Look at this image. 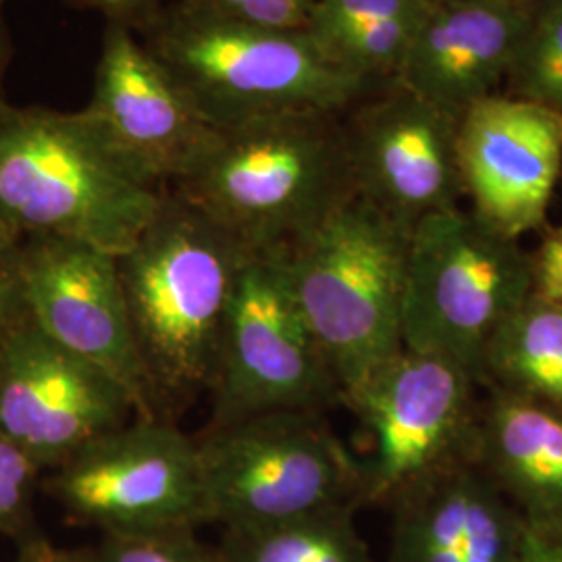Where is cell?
Returning <instances> with one entry per match:
<instances>
[{
	"instance_id": "1",
	"label": "cell",
	"mask_w": 562,
	"mask_h": 562,
	"mask_svg": "<svg viewBox=\"0 0 562 562\" xmlns=\"http://www.w3.org/2000/svg\"><path fill=\"white\" fill-rule=\"evenodd\" d=\"M252 250L167 190L136 240L117 255L121 288L155 413L209 392L223 323Z\"/></svg>"
},
{
	"instance_id": "2",
	"label": "cell",
	"mask_w": 562,
	"mask_h": 562,
	"mask_svg": "<svg viewBox=\"0 0 562 562\" xmlns=\"http://www.w3.org/2000/svg\"><path fill=\"white\" fill-rule=\"evenodd\" d=\"M134 32L215 132L290 113L341 115L383 88L325 59L304 30L229 20L181 0Z\"/></svg>"
},
{
	"instance_id": "3",
	"label": "cell",
	"mask_w": 562,
	"mask_h": 562,
	"mask_svg": "<svg viewBox=\"0 0 562 562\" xmlns=\"http://www.w3.org/2000/svg\"><path fill=\"white\" fill-rule=\"evenodd\" d=\"M341 115L290 113L215 132L169 190L248 250H288L357 196Z\"/></svg>"
},
{
	"instance_id": "4",
	"label": "cell",
	"mask_w": 562,
	"mask_h": 562,
	"mask_svg": "<svg viewBox=\"0 0 562 562\" xmlns=\"http://www.w3.org/2000/svg\"><path fill=\"white\" fill-rule=\"evenodd\" d=\"M165 192L121 161L83 111L0 106V227L18 240L69 238L121 255Z\"/></svg>"
},
{
	"instance_id": "5",
	"label": "cell",
	"mask_w": 562,
	"mask_h": 562,
	"mask_svg": "<svg viewBox=\"0 0 562 562\" xmlns=\"http://www.w3.org/2000/svg\"><path fill=\"white\" fill-rule=\"evenodd\" d=\"M411 234L352 196L281 250L292 292L341 396L402 350Z\"/></svg>"
},
{
	"instance_id": "6",
	"label": "cell",
	"mask_w": 562,
	"mask_h": 562,
	"mask_svg": "<svg viewBox=\"0 0 562 562\" xmlns=\"http://www.w3.org/2000/svg\"><path fill=\"white\" fill-rule=\"evenodd\" d=\"M196 438L206 522L222 529L292 521L329 508H359L361 467L325 413L271 411Z\"/></svg>"
},
{
	"instance_id": "7",
	"label": "cell",
	"mask_w": 562,
	"mask_h": 562,
	"mask_svg": "<svg viewBox=\"0 0 562 562\" xmlns=\"http://www.w3.org/2000/svg\"><path fill=\"white\" fill-rule=\"evenodd\" d=\"M527 299V250L471 209H446L413 227L402 348L457 362L477 378L487 341Z\"/></svg>"
},
{
	"instance_id": "8",
	"label": "cell",
	"mask_w": 562,
	"mask_h": 562,
	"mask_svg": "<svg viewBox=\"0 0 562 562\" xmlns=\"http://www.w3.org/2000/svg\"><path fill=\"white\" fill-rule=\"evenodd\" d=\"M341 404L371 450L359 459V508H392L417 485L475 462L482 385L457 362L402 348Z\"/></svg>"
},
{
	"instance_id": "9",
	"label": "cell",
	"mask_w": 562,
	"mask_h": 562,
	"mask_svg": "<svg viewBox=\"0 0 562 562\" xmlns=\"http://www.w3.org/2000/svg\"><path fill=\"white\" fill-rule=\"evenodd\" d=\"M209 394V425L341 404L340 383L302 315L281 250L250 252L241 265Z\"/></svg>"
},
{
	"instance_id": "10",
	"label": "cell",
	"mask_w": 562,
	"mask_h": 562,
	"mask_svg": "<svg viewBox=\"0 0 562 562\" xmlns=\"http://www.w3.org/2000/svg\"><path fill=\"white\" fill-rule=\"evenodd\" d=\"M41 485L71 521L101 533L206 525L196 438L162 417H134L104 434Z\"/></svg>"
},
{
	"instance_id": "11",
	"label": "cell",
	"mask_w": 562,
	"mask_h": 562,
	"mask_svg": "<svg viewBox=\"0 0 562 562\" xmlns=\"http://www.w3.org/2000/svg\"><path fill=\"white\" fill-rule=\"evenodd\" d=\"M140 417L115 378L46 336L30 317L0 350V434L44 473Z\"/></svg>"
},
{
	"instance_id": "12",
	"label": "cell",
	"mask_w": 562,
	"mask_h": 562,
	"mask_svg": "<svg viewBox=\"0 0 562 562\" xmlns=\"http://www.w3.org/2000/svg\"><path fill=\"white\" fill-rule=\"evenodd\" d=\"M341 125L362 201L411 229L461 206V120L392 81L346 111Z\"/></svg>"
},
{
	"instance_id": "13",
	"label": "cell",
	"mask_w": 562,
	"mask_h": 562,
	"mask_svg": "<svg viewBox=\"0 0 562 562\" xmlns=\"http://www.w3.org/2000/svg\"><path fill=\"white\" fill-rule=\"evenodd\" d=\"M21 280L30 319L46 336L115 378L140 417H159L121 288L117 255L69 238L21 240Z\"/></svg>"
},
{
	"instance_id": "14",
	"label": "cell",
	"mask_w": 562,
	"mask_h": 562,
	"mask_svg": "<svg viewBox=\"0 0 562 562\" xmlns=\"http://www.w3.org/2000/svg\"><path fill=\"white\" fill-rule=\"evenodd\" d=\"M81 111L121 161L159 190L180 180L215 136L169 71L123 23L104 27L92 97Z\"/></svg>"
},
{
	"instance_id": "15",
	"label": "cell",
	"mask_w": 562,
	"mask_h": 562,
	"mask_svg": "<svg viewBox=\"0 0 562 562\" xmlns=\"http://www.w3.org/2000/svg\"><path fill=\"white\" fill-rule=\"evenodd\" d=\"M459 162L469 209L519 240L546 222L562 171V117L494 94L462 115Z\"/></svg>"
},
{
	"instance_id": "16",
	"label": "cell",
	"mask_w": 562,
	"mask_h": 562,
	"mask_svg": "<svg viewBox=\"0 0 562 562\" xmlns=\"http://www.w3.org/2000/svg\"><path fill=\"white\" fill-rule=\"evenodd\" d=\"M531 15L525 0H434L396 83L462 120L506 81Z\"/></svg>"
},
{
	"instance_id": "17",
	"label": "cell",
	"mask_w": 562,
	"mask_h": 562,
	"mask_svg": "<svg viewBox=\"0 0 562 562\" xmlns=\"http://www.w3.org/2000/svg\"><path fill=\"white\" fill-rule=\"evenodd\" d=\"M390 513L387 562H515L522 517L475 462L417 485Z\"/></svg>"
},
{
	"instance_id": "18",
	"label": "cell",
	"mask_w": 562,
	"mask_h": 562,
	"mask_svg": "<svg viewBox=\"0 0 562 562\" xmlns=\"http://www.w3.org/2000/svg\"><path fill=\"white\" fill-rule=\"evenodd\" d=\"M475 464L522 521L562 525V413L482 387Z\"/></svg>"
},
{
	"instance_id": "19",
	"label": "cell",
	"mask_w": 562,
	"mask_h": 562,
	"mask_svg": "<svg viewBox=\"0 0 562 562\" xmlns=\"http://www.w3.org/2000/svg\"><path fill=\"white\" fill-rule=\"evenodd\" d=\"M434 0H315L304 34L336 67L385 86L402 63Z\"/></svg>"
},
{
	"instance_id": "20",
	"label": "cell",
	"mask_w": 562,
	"mask_h": 562,
	"mask_svg": "<svg viewBox=\"0 0 562 562\" xmlns=\"http://www.w3.org/2000/svg\"><path fill=\"white\" fill-rule=\"evenodd\" d=\"M477 382L562 413V306L522 302L487 341Z\"/></svg>"
},
{
	"instance_id": "21",
	"label": "cell",
	"mask_w": 562,
	"mask_h": 562,
	"mask_svg": "<svg viewBox=\"0 0 562 562\" xmlns=\"http://www.w3.org/2000/svg\"><path fill=\"white\" fill-rule=\"evenodd\" d=\"M357 508L340 506L292 521L222 529L217 562H375L355 522Z\"/></svg>"
},
{
	"instance_id": "22",
	"label": "cell",
	"mask_w": 562,
	"mask_h": 562,
	"mask_svg": "<svg viewBox=\"0 0 562 562\" xmlns=\"http://www.w3.org/2000/svg\"><path fill=\"white\" fill-rule=\"evenodd\" d=\"M504 83V97L540 104L562 117V0L533 11Z\"/></svg>"
},
{
	"instance_id": "23",
	"label": "cell",
	"mask_w": 562,
	"mask_h": 562,
	"mask_svg": "<svg viewBox=\"0 0 562 562\" xmlns=\"http://www.w3.org/2000/svg\"><path fill=\"white\" fill-rule=\"evenodd\" d=\"M90 554L94 562H217L213 548L199 542L196 529L101 533Z\"/></svg>"
},
{
	"instance_id": "24",
	"label": "cell",
	"mask_w": 562,
	"mask_h": 562,
	"mask_svg": "<svg viewBox=\"0 0 562 562\" xmlns=\"http://www.w3.org/2000/svg\"><path fill=\"white\" fill-rule=\"evenodd\" d=\"M41 482V469L0 434V536L20 543L38 533L34 494Z\"/></svg>"
},
{
	"instance_id": "25",
	"label": "cell",
	"mask_w": 562,
	"mask_h": 562,
	"mask_svg": "<svg viewBox=\"0 0 562 562\" xmlns=\"http://www.w3.org/2000/svg\"><path fill=\"white\" fill-rule=\"evenodd\" d=\"M190 7L280 30H302L315 0H181Z\"/></svg>"
},
{
	"instance_id": "26",
	"label": "cell",
	"mask_w": 562,
	"mask_h": 562,
	"mask_svg": "<svg viewBox=\"0 0 562 562\" xmlns=\"http://www.w3.org/2000/svg\"><path fill=\"white\" fill-rule=\"evenodd\" d=\"M27 317L21 280V240L0 227V350Z\"/></svg>"
},
{
	"instance_id": "27",
	"label": "cell",
	"mask_w": 562,
	"mask_h": 562,
	"mask_svg": "<svg viewBox=\"0 0 562 562\" xmlns=\"http://www.w3.org/2000/svg\"><path fill=\"white\" fill-rule=\"evenodd\" d=\"M527 259L529 299L562 306V225L546 229Z\"/></svg>"
},
{
	"instance_id": "28",
	"label": "cell",
	"mask_w": 562,
	"mask_h": 562,
	"mask_svg": "<svg viewBox=\"0 0 562 562\" xmlns=\"http://www.w3.org/2000/svg\"><path fill=\"white\" fill-rule=\"evenodd\" d=\"M515 562H562V525L522 521Z\"/></svg>"
},
{
	"instance_id": "29",
	"label": "cell",
	"mask_w": 562,
	"mask_h": 562,
	"mask_svg": "<svg viewBox=\"0 0 562 562\" xmlns=\"http://www.w3.org/2000/svg\"><path fill=\"white\" fill-rule=\"evenodd\" d=\"M74 7L99 11L106 23H123L132 30L157 15L171 0H67Z\"/></svg>"
},
{
	"instance_id": "30",
	"label": "cell",
	"mask_w": 562,
	"mask_h": 562,
	"mask_svg": "<svg viewBox=\"0 0 562 562\" xmlns=\"http://www.w3.org/2000/svg\"><path fill=\"white\" fill-rule=\"evenodd\" d=\"M13 562H94L90 548H80V550H69V548H59L55 543L48 542L44 536L36 533L27 540L20 542V552L18 559Z\"/></svg>"
},
{
	"instance_id": "31",
	"label": "cell",
	"mask_w": 562,
	"mask_h": 562,
	"mask_svg": "<svg viewBox=\"0 0 562 562\" xmlns=\"http://www.w3.org/2000/svg\"><path fill=\"white\" fill-rule=\"evenodd\" d=\"M4 4H7V0H0V106L7 104V99H4V78H7L9 63H11V55H13V41H11L9 23H7V18H4Z\"/></svg>"
},
{
	"instance_id": "32",
	"label": "cell",
	"mask_w": 562,
	"mask_h": 562,
	"mask_svg": "<svg viewBox=\"0 0 562 562\" xmlns=\"http://www.w3.org/2000/svg\"><path fill=\"white\" fill-rule=\"evenodd\" d=\"M525 2H527V7H529V9H531V13H533V11H538L540 7L548 4V2H552V0H525Z\"/></svg>"
},
{
	"instance_id": "33",
	"label": "cell",
	"mask_w": 562,
	"mask_h": 562,
	"mask_svg": "<svg viewBox=\"0 0 562 562\" xmlns=\"http://www.w3.org/2000/svg\"><path fill=\"white\" fill-rule=\"evenodd\" d=\"M7 2H9V0H7Z\"/></svg>"
}]
</instances>
